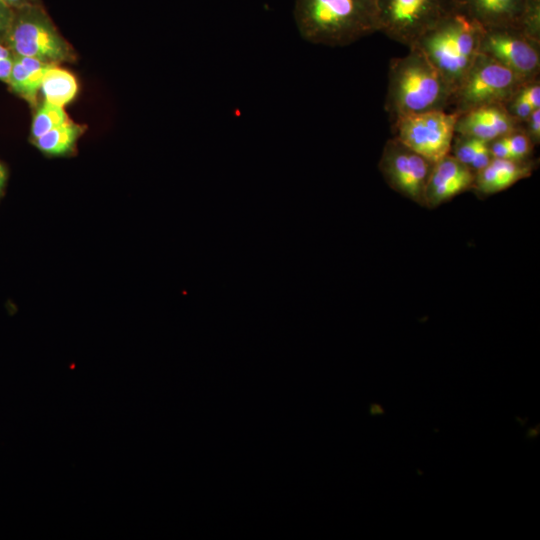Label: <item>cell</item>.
I'll return each instance as SVG.
<instances>
[{
  "instance_id": "cell-1",
  "label": "cell",
  "mask_w": 540,
  "mask_h": 540,
  "mask_svg": "<svg viewBox=\"0 0 540 540\" xmlns=\"http://www.w3.org/2000/svg\"><path fill=\"white\" fill-rule=\"evenodd\" d=\"M293 14L312 44L347 46L379 31L376 0H295Z\"/></svg>"
},
{
  "instance_id": "cell-2",
  "label": "cell",
  "mask_w": 540,
  "mask_h": 540,
  "mask_svg": "<svg viewBox=\"0 0 540 540\" xmlns=\"http://www.w3.org/2000/svg\"><path fill=\"white\" fill-rule=\"evenodd\" d=\"M451 92L437 69L416 47L391 59L385 110L391 122L431 110H449Z\"/></svg>"
},
{
  "instance_id": "cell-3",
  "label": "cell",
  "mask_w": 540,
  "mask_h": 540,
  "mask_svg": "<svg viewBox=\"0 0 540 540\" xmlns=\"http://www.w3.org/2000/svg\"><path fill=\"white\" fill-rule=\"evenodd\" d=\"M483 32L484 28L476 21L453 9L411 47L424 54L453 95L479 53Z\"/></svg>"
},
{
  "instance_id": "cell-4",
  "label": "cell",
  "mask_w": 540,
  "mask_h": 540,
  "mask_svg": "<svg viewBox=\"0 0 540 540\" xmlns=\"http://www.w3.org/2000/svg\"><path fill=\"white\" fill-rule=\"evenodd\" d=\"M2 41L14 55L33 57L55 65L75 59L70 45L38 4L12 9Z\"/></svg>"
},
{
  "instance_id": "cell-5",
  "label": "cell",
  "mask_w": 540,
  "mask_h": 540,
  "mask_svg": "<svg viewBox=\"0 0 540 540\" xmlns=\"http://www.w3.org/2000/svg\"><path fill=\"white\" fill-rule=\"evenodd\" d=\"M525 83L494 58L479 52L453 93L448 111L460 115L492 104H505Z\"/></svg>"
},
{
  "instance_id": "cell-6",
  "label": "cell",
  "mask_w": 540,
  "mask_h": 540,
  "mask_svg": "<svg viewBox=\"0 0 540 540\" xmlns=\"http://www.w3.org/2000/svg\"><path fill=\"white\" fill-rule=\"evenodd\" d=\"M376 3L379 31L408 48L454 9L452 0H376Z\"/></svg>"
},
{
  "instance_id": "cell-7",
  "label": "cell",
  "mask_w": 540,
  "mask_h": 540,
  "mask_svg": "<svg viewBox=\"0 0 540 540\" xmlns=\"http://www.w3.org/2000/svg\"><path fill=\"white\" fill-rule=\"evenodd\" d=\"M458 115L448 110H431L392 121L393 137L436 163L450 153Z\"/></svg>"
},
{
  "instance_id": "cell-8",
  "label": "cell",
  "mask_w": 540,
  "mask_h": 540,
  "mask_svg": "<svg viewBox=\"0 0 540 540\" xmlns=\"http://www.w3.org/2000/svg\"><path fill=\"white\" fill-rule=\"evenodd\" d=\"M433 164L393 137L384 145L379 169L393 190L425 206V188Z\"/></svg>"
},
{
  "instance_id": "cell-9",
  "label": "cell",
  "mask_w": 540,
  "mask_h": 540,
  "mask_svg": "<svg viewBox=\"0 0 540 540\" xmlns=\"http://www.w3.org/2000/svg\"><path fill=\"white\" fill-rule=\"evenodd\" d=\"M479 52L494 58L524 82L539 78L540 42L518 28L484 29Z\"/></svg>"
},
{
  "instance_id": "cell-10",
  "label": "cell",
  "mask_w": 540,
  "mask_h": 540,
  "mask_svg": "<svg viewBox=\"0 0 540 540\" xmlns=\"http://www.w3.org/2000/svg\"><path fill=\"white\" fill-rule=\"evenodd\" d=\"M475 173L448 154L433 164L425 188V207L435 208L472 189Z\"/></svg>"
},
{
  "instance_id": "cell-11",
  "label": "cell",
  "mask_w": 540,
  "mask_h": 540,
  "mask_svg": "<svg viewBox=\"0 0 540 540\" xmlns=\"http://www.w3.org/2000/svg\"><path fill=\"white\" fill-rule=\"evenodd\" d=\"M521 126L522 124L509 114L504 104H492L458 115L455 133L490 142L510 134Z\"/></svg>"
},
{
  "instance_id": "cell-12",
  "label": "cell",
  "mask_w": 540,
  "mask_h": 540,
  "mask_svg": "<svg viewBox=\"0 0 540 540\" xmlns=\"http://www.w3.org/2000/svg\"><path fill=\"white\" fill-rule=\"evenodd\" d=\"M453 8L484 29L518 28L529 0H452Z\"/></svg>"
},
{
  "instance_id": "cell-13",
  "label": "cell",
  "mask_w": 540,
  "mask_h": 540,
  "mask_svg": "<svg viewBox=\"0 0 540 540\" xmlns=\"http://www.w3.org/2000/svg\"><path fill=\"white\" fill-rule=\"evenodd\" d=\"M532 170L529 160L492 158L486 167L475 173L472 189L481 195H492L529 177Z\"/></svg>"
},
{
  "instance_id": "cell-14",
  "label": "cell",
  "mask_w": 540,
  "mask_h": 540,
  "mask_svg": "<svg viewBox=\"0 0 540 540\" xmlns=\"http://www.w3.org/2000/svg\"><path fill=\"white\" fill-rule=\"evenodd\" d=\"M55 64L33 57L14 55L13 66L7 84L18 96L35 104L46 71Z\"/></svg>"
},
{
  "instance_id": "cell-15",
  "label": "cell",
  "mask_w": 540,
  "mask_h": 540,
  "mask_svg": "<svg viewBox=\"0 0 540 540\" xmlns=\"http://www.w3.org/2000/svg\"><path fill=\"white\" fill-rule=\"evenodd\" d=\"M77 91L78 83L74 75L57 65L46 71L40 87L45 101L62 107L74 99Z\"/></svg>"
},
{
  "instance_id": "cell-16",
  "label": "cell",
  "mask_w": 540,
  "mask_h": 540,
  "mask_svg": "<svg viewBox=\"0 0 540 540\" xmlns=\"http://www.w3.org/2000/svg\"><path fill=\"white\" fill-rule=\"evenodd\" d=\"M84 129V126L69 120L32 141L41 152L51 156H61L75 147Z\"/></svg>"
},
{
  "instance_id": "cell-17",
  "label": "cell",
  "mask_w": 540,
  "mask_h": 540,
  "mask_svg": "<svg viewBox=\"0 0 540 540\" xmlns=\"http://www.w3.org/2000/svg\"><path fill=\"white\" fill-rule=\"evenodd\" d=\"M62 106L44 101L34 114L31 126L32 139L38 138L51 129L69 121Z\"/></svg>"
},
{
  "instance_id": "cell-18",
  "label": "cell",
  "mask_w": 540,
  "mask_h": 540,
  "mask_svg": "<svg viewBox=\"0 0 540 540\" xmlns=\"http://www.w3.org/2000/svg\"><path fill=\"white\" fill-rule=\"evenodd\" d=\"M483 142L484 140L475 137L455 133L449 154L470 168V164Z\"/></svg>"
},
{
  "instance_id": "cell-19",
  "label": "cell",
  "mask_w": 540,
  "mask_h": 540,
  "mask_svg": "<svg viewBox=\"0 0 540 540\" xmlns=\"http://www.w3.org/2000/svg\"><path fill=\"white\" fill-rule=\"evenodd\" d=\"M513 160H528L535 146L523 126L505 136Z\"/></svg>"
},
{
  "instance_id": "cell-20",
  "label": "cell",
  "mask_w": 540,
  "mask_h": 540,
  "mask_svg": "<svg viewBox=\"0 0 540 540\" xmlns=\"http://www.w3.org/2000/svg\"><path fill=\"white\" fill-rule=\"evenodd\" d=\"M521 30L530 38L540 42V0H529Z\"/></svg>"
},
{
  "instance_id": "cell-21",
  "label": "cell",
  "mask_w": 540,
  "mask_h": 540,
  "mask_svg": "<svg viewBox=\"0 0 540 540\" xmlns=\"http://www.w3.org/2000/svg\"><path fill=\"white\" fill-rule=\"evenodd\" d=\"M509 114L523 124L534 110L532 105L519 93V90L504 104Z\"/></svg>"
},
{
  "instance_id": "cell-22",
  "label": "cell",
  "mask_w": 540,
  "mask_h": 540,
  "mask_svg": "<svg viewBox=\"0 0 540 540\" xmlns=\"http://www.w3.org/2000/svg\"><path fill=\"white\" fill-rule=\"evenodd\" d=\"M519 93L532 105L534 109L540 108V81L539 78L522 84Z\"/></svg>"
},
{
  "instance_id": "cell-23",
  "label": "cell",
  "mask_w": 540,
  "mask_h": 540,
  "mask_svg": "<svg viewBox=\"0 0 540 540\" xmlns=\"http://www.w3.org/2000/svg\"><path fill=\"white\" fill-rule=\"evenodd\" d=\"M525 132L534 145L540 142V108L534 109L527 120L522 124Z\"/></svg>"
},
{
  "instance_id": "cell-24",
  "label": "cell",
  "mask_w": 540,
  "mask_h": 540,
  "mask_svg": "<svg viewBox=\"0 0 540 540\" xmlns=\"http://www.w3.org/2000/svg\"><path fill=\"white\" fill-rule=\"evenodd\" d=\"M14 54L0 40V80L7 83L13 66Z\"/></svg>"
},
{
  "instance_id": "cell-25",
  "label": "cell",
  "mask_w": 540,
  "mask_h": 540,
  "mask_svg": "<svg viewBox=\"0 0 540 540\" xmlns=\"http://www.w3.org/2000/svg\"><path fill=\"white\" fill-rule=\"evenodd\" d=\"M491 160H492V156L489 150L488 142L484 141L478 148L470 164V169L474 173H476L482 170L484 167H486L490 163Z\"/></svg>"
},
{
  "instance_id": "cell-26",
  "label": "cell",
  "mask_w": 540,
  "mask_h": 540,
  "mask_svg": "<svg viewBox=\"0 0 540 540\" xmlns=\"http://www.w3.org/2000/svg\"><path fill=\"white\" fill-rule=\"evenodd\" d=\"M492 158L512 159L505 136L496 138L488 142Z\"/></svg>"
},
{
  "instance_id": "cell-27",
  "label": "cell",
  "mask_w": 540,
  "mask_h": 540,
  "mask_svg": "<svg viewBox=\"0 0 540 540\" xmlns=\"http://www.w3.org/2000/svg\"><path fill=\"white\" fill-rule=\"evenodd\" d=\"M12 16V9L0 1V40H2Z\"/></svg>"
},
{
  "instance_id": "cell-28",
  "label": "cell",
  "mask_w": 540,
  "mask_h": 540,
  "mask_svg": "<svg viewBox=\"0 0 540 540\" xmlns=\"http://www.w3.org/2000/svg\"><path fill=\"white\" fill-rule=\"evenodd\" d=\"M11 9L19 8L26 5L37 4V0H0Z\"/></svg>"
},
{
  "instance_id": "cell-29",
  "label": "cell",
  "mask_w": 540,
  "mask_h": 540,
  "mask_svg": "<svg viewBox=\"0 0 540 540\" xmlns=\"http://www.w3.org/2000/svg\"><path fill=\"white\" fill-rule=\"evenodd\" d=\"M7 181V171L4 165L0 162V197L3 193Z\"/></svg>"
}]
</instances>
